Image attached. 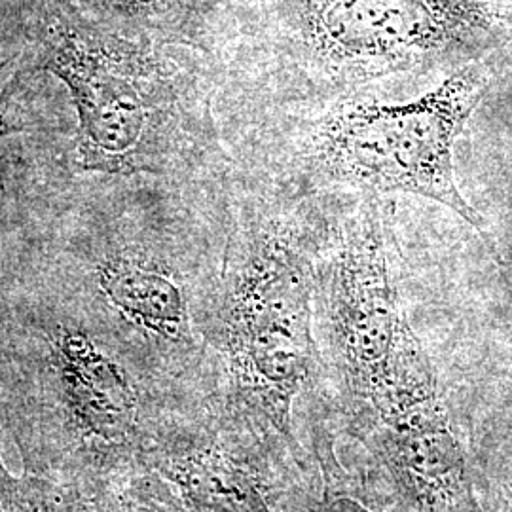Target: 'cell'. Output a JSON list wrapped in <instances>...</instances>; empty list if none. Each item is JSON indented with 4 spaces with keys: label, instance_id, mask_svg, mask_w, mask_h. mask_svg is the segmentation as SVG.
<instances>
[{
    "label": "cell",
    "instance_id": "cell-13",
    "mask_svg": "<svg viewBox=\"0 0 512 512\" xmlns=\"http://www.w3.org/2000/svg\"><path fill=\"white\" fill-rule=\"evenodd\" d=\"M317 512H374L353 497H330Z\"/></svg>",
    "mask_w": 512,
    "mask_h": 512
},
{
    "label": "cell",
    "instance_id": "cell-1",
    "mask_svg": "<svg viewBox=\"0 0 512 512\" xmlns=\"http://www.w3.org/2000/svg\"><path fill=\"white\" fill-rule=\"evenodd\" d=\"M471 63L406 103L357 101L330 110L313 135V160L332 183L372 194H412L440 203L490 239L486 220L456 183L454 147L490 88Z\"/></svg>",
    "mask_w": 512,
    "mask_h": 512
},
{
    "label": "cell",
    "instance_id": "cell-12",
    "mask_svg": "<svg viewBox=\"0 0 512 512\" xmlns=\"http://www.w3.org/2000/svg\"><path fill=\"white\" fill-rule=\"evenodd\" d=\"M93 6H101L107 10H116V12H143L150 6H154L158 0H84Z\"/></svg>",
    "mask_w": 512,
    "mask_h": 512
},
{
    "label": "cell",
    "instance_id": "cell-10",
    "mask_svg": "<svg viewBox=\"0 0 512 512\" xmlns=\"http://www.w3.org/2000/svg\"><path fill=\"white\" fill-rule=\"evenodd\" d=\"M0 512H46L44 494L37 484L8 473L0 456Z\"/></svg>",
    "mask_w": 512,
    "mask_h": 512
},
{
    "label": "cell",
    "instance_id": "cell-9",
    "mask_svg": "<svg viewBox=\"0 0 512 512\" xmlns=\"http://www.w3.org/2000/svg\"><path fill=\"white\" fill-rule=\"evenodd\" d=\"M169 476L198 507L211 512H272L255 480L232 459L203 450L175 459Z\"/></svg>",
    "mask_w": 512,
    "mask_h": 512
},
{
    "label": "cell",
    "instance_id": "cell-2",
    "mask_svg": "<svg viewBox=\"0 0 512 512\" xmlns=\"http://www.w3.org/2000/svg\"><path fill=\"white\" fill-rule=\"evenodd\" d=\"M38 67L63 80L73 95L78 162L86 171H160L175 120L173 95L147 50L57 19L48 27Z\"/></svg>",
    "mask_w": 512,
    "mask_h": 512
},
{
    "label": "cell",
    "instance_id": "cell-3",
    "mask_svg": "<svg viewBox=\"0 0 512 512\" xmlns=\"http://www.w3.org/2000/svg\"><path fill=\"white\" fill-rule=\"evenodd\" d=\"M310 29L325 63L366 78L471 65L512 35V18L473 0H315Z\"/></svg>",
    "mask_w": 512,
    "mask_h": 512
},
{
    "label": "cell",
    "instance_id": "cell-5",
    "mask_svg": "<svg viewBox=\"0 0 512 512\" xmlns=\"http://www.w3.org/2000/svg\"><path fill=\"white\" fill-rule=\"evenodd\" d=\"M329 317L336 359L351 389L376 406L404 361L421 349L391 281L376 196L363 203L332 258Z\"/></svg>",
    "mask_w": 512,
    "mask_h": 512
},
{
    "label": "cell",
    "instance_id": "cell-7",
    "mask_svg": "<svg viewBox=\"0 0 512 512\" xmlns=\"http://www.w3.org/2000/svg\"><path fill=\"white\" fill-rule=\"evenodd\" d=\"M54 355L74 416L101 439H122L135 418V395L120 366L74 330L55 336Z\"/></svg>",
    "mask_w": 512,
    "mask_h": 512
},
{
    "label": "cell",
    "instance_id": "cell-11",
    "mask_svg": "<svg viewBox=\"0 0 512 512\" xmlns=\"http://www.w3.org/2000/svg\"><path fill=\"white\" fill-rule=\"evenodd\" d=\"M23 129L25 124L19 120V114L14 112V99H10V92L6 90L0 93V139Z\"/></svg>",
    "mask_w": 512,
    "mask_h": 512
},
{
    "label": "cell",
    "instance_id": "cell-4",
    "mask_svg": "<svg viewBox=\"0 0 512 512\" xmlns=\"http://www.w3.org/2000/svg\"><path fill=\"white\" fill-rule=\"evenodd\" d=\"M224 342L239 387L285 427L313 351L310 272L291 243L268 238L251 251L226 300Z\"/></svg>",
    "mask_w": 512,
    "mask_h": 512
},
{
    "label": "cell",
    "instance_id": "cell-8",
    "mask_svg": "<svg viewBox=\"0 0 512 512\" xmlns=\"http://www.w3.org/2000/svg\"><path fill=\"white\" fill-rule=\"evenodd\" d=\"M101 289L110 302L137 327L167 340H181L188 330V313L181 287L135 256H114L99 270Z\"/></svg>",
    "mask_w": 512,
    "mask_h": 512
},
{
    "label": "cell",
    "instance_id": "cell-6",
    "mask_svg": "<svg viewBox=\"0 0 512 512\" xmlns=\"http://www.w3.org/2000/svg\"><path fill=\"white\" fill-rule=\"evenodd\" d=\"M376 410L384 423L391 467L421 512H480L425 353L404 366Z\"/></svg>",
    "mask_w": 512,
    "mask_h": 512
}]
</instances>
